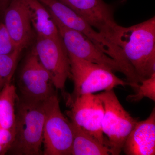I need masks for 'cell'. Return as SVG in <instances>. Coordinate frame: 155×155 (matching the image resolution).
<instances>
[{"label":"cell","mask_w":155,"mask_h":155,"mask_svg":"<svg viewBox=\"0 0 155 155\" xmlns=\"http://www.w3.org/2000/svg\"><path fill=\"white\" fill-rule=\"evenodd\" d=\"M117 44L140 81L155 73V17L123 27Z\"/></svg>","instance_id":"cell-1"},{"label":"cell","mask_w":155,"mask_h":155,"mask_svg":"<svg viewBox=\"0 0 155 155\" xmlns=\"http://www.w3.org/2000/svg\"><path fill=\"white\" fill-rule=\"evenodd\" d=\"M97 95L104 110L102 129L103 134L107 137V145L112 155H119L127 136L138 121L124 109L114 89L105 91Z\"/></svg>","instance_id":"cell-5"},{"label":"cell","mask_w":155,"mask_h":155,"mask_svg":"<svg viewBox=\"0 0 155 155\" xmlns=\"http://www.w3.org/2000/svg\"><path fill=\"white\" fill-rule=\"evenodd\" d=\"M0 128H1V127H0Z\"/></svg>","instance_id":"cell-21"},{"label":"cell","mask_w":155,"mask_h":155,"mask_svg":"<svg viewBox=\"0 0 155 155\" xmlns=\"http://www.w3.org/2000/svg\"><path fill=\"white\" fill-rule=\"evenodd\" d=\"M34 48L40 62L51 76L54 86L66 97L65 84L70 77L69 54L61 38L55 39L37 37Z\"/></svg>","instance_id":"cell-7"},{"label":"cell","mask_w":155,"mask_h":155,"mask_svg":"<svg viewBox=\"0 0 155 155\" xmlns=\"http://www.w3.org/2000/svg\"><path fill=\"white\" fill-rule=\"evenodd\" d=\"M68 106L70 109L67 114L70 122L107 146L102 129L104 110L97 94H88L81 96Z\"/></svg>","instance_id":"cell-9"},{"label":"cell","mask_w":155,"mask_h":155,"mask_svg":"<svg viewBox=\"0 0 155 155\" xmlns=\"http://www.w3.org/2000/svg\"><path fill=\"white\" fill-rule=\"evenodd\" d=\"M44 106L43 155H71L73 129L61 110L57 93L45 101Z\"/></svg>","instance_id":"cell-4"},{"label":"cell","mask_w":155,"mask_h":155,"mask_svg":"<svg viewBox=\"0 0 155 155\" xmlns=\"http://www.w3.org/2000/svg\"><path fill=\"white\" fill-rule=\"evenodd\" d=\"M14 140V130L0 128V155L8 152Z\"/></svg>","instance_id":"cell-19"},{"label":"cell","mask_w":155,"mask_h":155,"mask_svg":"<svg viewBox=\"0 0 155 155\" xmlns=\"http://www.w3.org/2000/svg\"><path fill=\"white\" fill-rule=\"evenodd\" d=\"M51 14L69 54L92 63L104 65L114 72L122 73V69L118 63L99 49L89 39L79 31L65 26Z\"/></svg>","instance_id":"cell-10"},{"label":"cell","mask_w":155,"mask_h":155,"mask_svg":"<svg viewBox=\"0 0 155 155\" xmlns=\"http://www.w3.org/2000/svg\"><path fill=\"white\" fill-rule=\"evenodd\" d=\"M22 51L17 49L9 54H0V91L7 84L11 83Z\"/></svg>","instance_id":"cell-16"},{"label":"cell","mask_w":155,"mask_h":155,"mask_svg":"<svg viewBox=\"0 0 155 155\" xmlns=\"http://www.w3.org/2000/svg\"><path fill=\"white\" fill-rule=\"evenodd\" d=\"M17 49L5 24L0 22V54H9Z\"/></svg>","instance_id":"cell-18"},{"label":"cell","mask_w":155,"mask_h":155,"mask_svg":"<svg viewBox=\"0 0 155 155\" xmlns=\"http://www.w3.org/2000/svg\"><path fill=\"white\" fill-rule=\"evenodd\" d=\"M122 150L127 155L155 154V109L144 121L137 122Z\"/></svg>","instance_id":"cell-12"},{"label":"cell","mask_w":155,"mask_h":155,"mask_svg":"<svg viewBox=\"0 0 155 155\" xmlns=\"http://www.w3.org/2000/svg\"><path fill=\"white\" fill-rule=\"evenodd\" d=\"M11 0H0V14H3Z\"/></svg>","instance_id":"cell-20"},{"label":"cell","mask_w":155,"mask_h":155,"mask_svg":"<svg viewBox=\"0 0 155 155\" xmlns=\"http://www.w3.org/2000/svg\"><path fill=\"white\" fill-rule=\"evenodd\" d=\"M135 91V94L127 96L126 97L127 101L138 102L144 97H147L155 102V73L150 77L142 81Z\"/></svg>","instance_id":"cell-17"},{"label":"cell","mask_w":155,"mask_h":155,"mask_svg":"<svg viewBox=\"0 0 155 155\" xmlns=\"http://www.w3.org/2000/svg\"><path fill=\"white\" fill-rule=\"evenodd\" d=\"M45 116L44 101L19 97L16 105L14 140L8 153L15 155L43 154Z\"/></svg>","instance_id":"cell-2"},{"label":"cell","mask_w":155,"mask_h":155,"mask_svg":"<svg viewBox=\"0 0 155 155\" xmlns=\"http://www.w3.org/2000/svg\"><path fill=\"white\" fill-rule=\"evenodd\" d=\"M20 96L45 101L57 93L51 76L40 62L34 48L25 57L18 83Z\"/></svg>","instance_id":"cell-6"},{"label":"cell","mask_w":155,"mask_h":155,"mask_svg":"<svg viewBox=\"0 0 155 155\" xmlns=\"http://www.w3.org/2000/svg\"><path fill=\"white\" fill-rule=\"evenodd\" d=\"M71 124L73 131L71 155H112L111 150L107 146L101 143L82 128L72 122Z\"/></svg>","instance_id":"cell-14"},{"label":"cell","mask_w":155,"mask_h":155,"mask_svg":"<svg viewBox=\"0 0 155 155\" xmlns=\"http://www.w3.org/2000/svg\"><path fill=\"white\" fill-rule=\"evenodd\" d=\"M4 24L17 48L22 50L31 41L32 25L24 0H11L4 11Z\"/></svg>","instance_id":"cell-11"},{"label":"cell","mask_w":155,"mask_h":155,"mask_svg":"<svg viewBox=\"0 0 155 155\" xmlns=\"http://www.w3.org/2000/svg\"><path fill=\"white\" fill-rule=\"evenodd\" d=\"M69 54L70 77L74 83V89L66 96L69 106L78 97L101 91L113 89L118 86L128 84L119 78L108 67Z\"/></svg>","instance_id":"cell-3"},{"label":"cell","mask_w":155,"mask_h":155,"mask_svg":"<svg viewBox=\"0 0 155 155\" xmlns=\"http://www.w3.org/2000/svg\"><path fill=\"white\" fill-rule=\"evenodd\" d=\"M37 37L59 39L61 37L51 15L38 0H24Z\"/></svg>","instance_id":"cell-13"},{"label":"cell","mask_w":155,"mask_h":155,"mask_svg":"<svg viewBox=\"0 0 155 155\" xmlns=\"http://www.w3.org/2000/svg\"><path fill=\"white\" fill-rule=\"evenodd\" d=\"M83 18L94 28L117 44L123 26L116 23L114 8L103 0H58Z\"/></svg>","instance_id":"cell-8"},{"label":"cell","mask_w":155,"mask_h":155,"mask_svg":"<svg viewBox=\"0 0 155 155\" xmlns=\"http://www.w3.org/2000/svg\"><path fill=\"white\" fill-rule=\"evenodd\" d=\"M18 96L17 88L8 84L0 91V127L14 130L16 105Z\"/></svg>","instance_id":"cell-15"}]
</instances>
